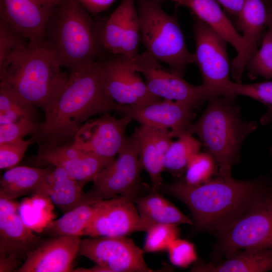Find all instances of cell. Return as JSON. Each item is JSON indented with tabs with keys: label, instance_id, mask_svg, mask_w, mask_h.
<instances>
[{
	"label": "cell",
	"instance_id": "cell-1",
	"mask_svg": "<svg viewBox=\"0 0 272 272\" xmlns=\"http://www.w3.org/2000/svg\"><path fill=\"white\" fill-rule=\"evenodd\" d=\"M121 105L106 94L98 61L70 74L69 81L52 110L45 115L31 137L38 146L59 147L72 144L88 119L118 111Z\"/></svg>",
	"mask_w": 272,
	"mask_h": 272
},
{
	"label": "cell",
	"instance_id": "cell-2",
	"mask_svg": "<svg viewBox=\"0 0 272 272\" xmlns=\"http://www.w3.org/2000/svg\"><path fill=\"white\" fill-rule=\"evenodd\" d=\"M269 181L263 178L239 180L217 175L196 186L186 185L182 179L163 183L158 191L172 195L186 206L192 217L193 232L217 234L250 207Z\"/></svg>",
	"mask_w": 272,
	"mask_h": 272
},
{
	"label": "cell",
	"instance_id": "cell-3",
	"mask_svg": "<svg viewBox=\"0 0 272 272\" xmlns=\"http://www.w3.org/2000/svg\"><path fill=\"white\" fill-rule=\"evenodd\" d=\"M77 0H60L46 23L43 46L71 74L104 52L103 22H95Z\"/></svg>",
	"mask_w": 272,
	"mask_h": 272
},
{
	"label": "cell",
	"instance_id": "cell-4",
	"mask_svg": "<svg viewBox=\"0 0 272 272\" xmlns=\"http://www.w3.org/2000/svg\"><path fill=\"white\" fill-rule=\"evenodd\" d=\"M235 97L218 96L209 99L198 120L188 132L200 140L204 151L218 167L217 175L231 176L232 167L239 161L241 145L257 127L256 121L243 119Z\"/></svg>",
	"mask_w": 272,
	"mask_h": 272
},
{
	"label": "cell",
	"instance_id": "cell-5",
	"mask_svg": "<svg viewBox=\"0 0 272 272\" xmlns=\"http://www.w3.org/2000/svg\"><path fill=\"white\" fill-rule=\"evenodd\" d=\"M61 69L44 47L28 45L0 72V82L41 108L45 115L52 110L69 81L70 74Z\"/></svg>",
	"mask_w": 272,
	"mask_h": 272
},
{
	"label": "cell",
	"instance_id": "cell-6",
	"mask_svg": "<svg viewBox=\"0 0 272 272\" xmlns=\"http://www.w3.org/2000/svg\"><path fill=\"white\" fill-rule=\"evenodd\" d=\"M135 2L146 51L168 65L171 72L183 77L187 66L195 63V55L187 49L176 16L164 11L163 0Z\"/></svg>",
	"mask_w": 272,
	"mask_h": 272
},
{
	"label": "cell",
	"instance_id": "cell-7",
	"mask_svg": "<svg viewBox=\"0 0 272 272\" xmlns=\"http://www.w3.org/2000/svg\"><path fill=\"white\" fill-rule=\"evenodd\" d=\"M216 235L214 254L218 259L243 250L272 249V181L243 213Z\"/></svg>",
	"mask_w": 272,
	"mask_h": 272
},
{
	"label": "cell",
	"instance_id": "cell-8",
	"mask_svg": "<svg viewBox=\"0 0 272 272\" xmlns=\"http://www.w3.org/2000/svg\"><path fill=\"white\" fill-rule=\"evenodd\" d=\"M192 31L195 43V63L209 100L218 96H234L227 42L204 22L193 16Z\"/></svg>",
	"mask_w": 272,
	"mask_h": 272
},
{
	"label": "cell",
	"instance_id": "cell-9",
	"mask_svg": "<svg viewBox=\"0 0 272 272\" xmlns=\"http://www.w3.org/2000/svg\"><path fill=\"white\" fill-rule=\"evenodd\" d=\"M139 147L134 131L127 137L117 158L106 166L95 178L87 193L96 199L118 196L135 199L141 196L142 183Z\"/></svg>",
	"mask_w": 272,
	"mask_h": 272
},
{
	"label": "cell",
	"instance_id": "cell-10",
	"mask_svg": "<svg viewBox=\"0 0 272 272\" xmlns=\"http://www.w3.org/2000/svg\"><path fill=\"white\" fill-rule=\"evenodd\" d=\"M143 249L126 236H101L81 239L79 254L96 263L84 272H153L144 258Z\"/></svg>",
	"mask_w": 272,
	"mask_h": 272
},
{
	"label": "cell",
	"instance_id": "cell-11",
	"mask_svg": "<svg viewBox=\"0 0 272 272\" xmlns=\"http://www.w3.org/2000/svg\"><path fill=\"white\" fill-rule=\"evenodd\" d=\"M97 61L105 92L117 104L140 106L161 99L150 92L134 61L121 54L105 51Z\"/></svg>",
	"mask_w": 272,
	"mask_h": 272
},
{
	"label": "cell",
	"instance_id": "cell-12",
	"mask_svg": "<svg viewBox=\"0 0 272 272\" xmlns=\"http://www.w3.org/2000/svg\"><path fill=\"white\" fill-rule=\"evenodd\" d=\"M43 241L20 214V204L0 193V271H17Z\"/></svg>",
	"mask_w": 272,
	"mask_h": 272
},
{
	"label": "cell",
	"instance_id": "cell-13",
	"mask_svg": "<svg viewBox=\"0 0 272 272\" xmlns=\"http://www.w3.org/2000/svg\"><path fill=\"white\" fill-rule=\"evenodd\" d=\"M134 62L139 72L144 77L149 91L154 96L182 102L194 108L209 100L201 85H193L183 77L165 70L146 51L139 54Z\"/></svg>",
	"mask_w": 272,
	"mask_h": 272
},
{
	"label": "cell",
	"instance_id": "cell-14",
	"mask_svg": "<svg viewBox=\"0 0 272 272\" xmlns=\"http://www.w3.org/2000/svg\"><path fill=\"white\" fill-rule=\"evenodd\" d=\"M123 116L117 118L106 113L87 121L76 134L73 144L85 152L114 160L125 143V130L132 121L128 116Z\"/></svg>",
	"mask_w": 272,
	"mask_h": 272
},
{
	"label": "cell",
	"instance_id": "cell-15",
	"mask_svg": "<svg viewBox=\"0 0 272 272\" xmlns=\"http://www.w3.org/2000/svg\"><path fill=\"white\" fill-rule=\"evenodd\" d=\"M141 231L139 214L131 198L118 196L99 200L83 236H126Z\"/></svg>",
	"mask_w": 272,
	"mask_h": 272
},
{
	"label": "cell",
	"instance_id": "cell-16",
	"mask_svg": "<svg viewBox=\"0 0 272 272\" xmlns=\"http://www.w3.org/2000/svg\"><path fill=\"white\" fill-rule=\"evenodd\" d=\"M194 109L182 102L161 99L143 105H121L118 112L142 125L168 129L174 138H178L188 132Z\"/></svg>",
	"mask_w": 272,
	"mask_h": 272
},
{
	"label": "cell",
	"instance_id": "cell-17",
	"mask_svg": "<svg viewBox=\"0 0 272 272\" xmlns=\"http://www.w3.org/2000/svg\"><path fill=\"white\" fill-rule=\"evenodd\" d=\"M54 6L47 0H0V19L26 39L29 46H41Z\"/></svg>",
	"mask_w": 272,
	"mask_h": 272
},
{
	"label": "cell",
	"instance_id": "cell-18",
	"mask_svg": "<svg viewBox=\"0 0 272 272\" xmlns=\"http://www.w3.org/2000/svg\"><path fill=\"white\" fill-rule=\"evenodd\" d=\"M81 237L61 236L43 240L28 254L17 272L73 271Z\"/></svg>",
	"mask_w": 272,
	"mask_h": 272
},
{
	"label": "cell",
	"instance_id": "cell-19",
	"mask_svg": "<svg viewBox=\"0 0 272 272\" xmlns=\"http://www.w3.org/2000/svg\"><path fill=\"white\" fill-rule=\"evenodd\" d=\"M267 9L262 0H245L235 19L236 28L242 32L244 50L231 63V75L235 82L242 83L247 62L257 50L262 32L267 27Z\"/></svg>",
	"mask_w": 272,
	"mask_h": 272
},
{
	"label": "cell",
	"instance_id": "cell-20",
	"mask_svg": "<svg viewBox=\"0 0 272 272\" xmlns=\"http://www.w3.org/2000/svg\"><path fill=\"white\" fill-rule=\"evenodd\" d=\"M133 131L139 143L141 167L150 176L151 190L158 191L163 184V159L174 137L168 129L142 125Z\"/></svg>",
	"mask_w": 272,
	"mask_h": 272
},
{
	"label": "cell",
	"instance_id": "cell-21",
	"mask_svg": "<svg viewBox=\"0 0 272 272\" xmlns=\"http://www.w3.org/2000/svg\"><path fill=\"white\" fill-rule=\"evenodd\" d=\"M84 186L62 169L53 166L35 195L48 198L65 213L89 198Z\"/></svg>",
	"mask_w": 272,
	"mask_h": 272
},
{
	"label": "cell",
	"instance_id": "cell-22",
	"mask_svg": "<svg viewBox=\"0 0 272 272\" xmlns=\"http://www.w3.org/2000/svg\"><path fill=\"white\" fill-rule=\"evenodd\" d=\"M181 5L188 8L193 15L204 22L236 50V57L244 50V41L216 0H185Z\"/></svg>",
	"mask_w": 272,
	"mask_h": 272
},
{
	"label": "cell",
	"instance_id": "cell-23",
	"mask_svg": "<svg viewBox=\"0 0 272 272\" xmlns=\"http://www.w3.org/2000/svg\"><path fill=\"white\" fill-rule=\"evenodd\" d=\"M152 191V190H151ZM140 218L141 231L146 232L159 224L192 225V221L159 191L140 196L134 199Z\"/></svg>",
	"mask_w": 272,
	"mask_h": 272
},
{
	"label": "cell",
	"instance_id": "cell-24",
	"mask_svg": "<svg viewBox=\"0 0 272 272\" xmlns=\"http://www.w3.org/2000/svg\"><path fill=\"white\" fill-rule=\"evenodd\" d=\"M272 270V249L238 251L218 262H198L191 269L201 272H264Z\"/></svg>",
	"mask_w": 272,
	"mask_h": 272
},
{
	"label": "cell",
	"instance_id": "cell-25",
	"mask_svg": "<svg viewBox=\"0 0 272 272\" xmlns=\"http://www.w3.org/2000/svg\"><path fill=\"white\" fill-rule=\"evenodd\" d=\"M53 166L46 168L18 166L8 169L0 180V193L16 200L18 197L34 195Z\"/></svg>",
	"mask_w": 272,
	"mask_h": 272
},
{
	"label": "cell",
	"instance_id": "cell-26",
	"mask_svg": "<svg viewBox=\"0 0 272 272\" xmlns=\"http://www.w3.org/2000/svg\"><path fill=\"white\" fill-rule=\"evenodd\" d=\"M100 199L89 197L86 201L50 222L42 232L51 237L61 236L82 237L95 212Z\"/></svg>",
	"mask_w": 272,
	"mask_h": 272
},
{
	"label": "cell",
	"instance_id": "cell-27",
	"mask_svg": "<svg viewBox=\"0 0 272 272\" xmlns=\"http://www.w3.org/2000/svg\"><path fill=\"white\" fill-rule=\"evenodd\" d=\"M111 160L90 153L79 156L51 159L42 166L52 165L64 170L71 177L84 185L93 181L100 171Z\"/></svg>",
	"mask_w": 272,
	"mask_h": 272
},
{
	"label": "cell",
	"instance_id": "cell-28",
	"mask_svg": "<svg viewBox=\"0 0 272 272\" xmlns=\"http://www.w3.org/2000/svg\"><path fill=\"white\" fill-rule=\"evenodd\" d=\"M200 141L189 132L181 135L176 141H172L168 148L163 161V170L173 176L180 177L185 171L191 158L200 151Z\"/></svg>",
	"mask_w": 272,
	"mask_h": 272
},
{
	"label": "cell",
	"instance_id": "cell-29",
	"mask_svg": "<svg viewBox=\"0 0 272 272\" xmlns=\"http://www.w3.org/2000/svg\"><path fill=\"white\" fill-rule=\"evenodd\" d=\"M35 107L11 87L0 82V124L22 118L37 122L38 115Z\"/></svg>",
	"mask_w": 272,
	"mask_h": 272
},
{
	"label": "cell",
	"instance_id": "cell-30",
	"mask_svg": "<svg viewBox=\"0 0 272 272\" xmlns=\"http://www.w3.org/2000/svg\"><path fill=\"white\" fill-rule=\"evenodd\" d=\"M125 11L120 54L134 61L138 55L141 38V27L135 0H124Z\"/></svg>",
	"mask_w": 272,
	"mask_h": 272
},
{
	"label": "cell",
	"instance_id": "cell-31",
	"mask_svg": "<svg viewBox=\"0 0 272 272\" xmlns=\"http://www.w3.org/2000/svg\"><path fill=\"white\" fill-rule=\"evenodd\" d=\"M261 45L246 66L251 79L261 77L272 79V29L267 30L263 36Z\"/></svg>",
	"mask_w": 272,
	"mask_h": 272
},
{
	"label": "cell",
	"instance_id": "cell-32",
	"mask_svg": "<svg viewBox=\"0 0 272 272\" xmlns=\"http://www.w3.org/2000/svg\"><path fill=\"white\" fill-rule=\"evenodd\" d=\"M182 179L189 186L200 185L218 174V167L213 157L206 152H199L189 161Z\"/></svg>",
	"mask_w": 272,
	"mask_h": 272
},
{
	"label": "cell",
	"instance_id": "cell-33",
	"mask_svg": "<svg viewBox=\"0 0 272 272\" xmlns=\"http://www.w3.org/2000/svg\"><path fill=\"white\" fill-rule=\"evenodd\" d=\"M28 46L26 39L0 19V72L14 55Z\"/></svg>",
	"mask_w": 272,
	"mask_h": 272
},
{
	"label": "cell",
	"instance_id": "cell-34",
	"mask_svg": "<svg viewBox=\"0 0 272 272\" xmlns=\"http://www.w3.org/2000/svg\"><path fill=\"white\" fill-rule=\"evenodd\" d=\"M177 226L159 224L149 228L146 231L144 252H157L167 250L171 242L179 237L180 231Z\"/></svg>",
	"mask_w": 272,
	"mask_h": 272
},
{
	"label": "cell",
	"instance_id": "cell-35",
	"mask_svg": "<svg viewBox=\"0 0 272 272\" xmlns=\"http://www.w3.org/2000/svg\"><path fill=\"white\" fill-rule=\"evenodd\" d=\"M234 96L242 95L251 98L266 105L272 110V81L252 84L232 83L231 87Z\"/></svg>",
	"mask_w": 272,
	"mask_h": 272
},
{
	"label": "cell",
	"instance_id": "cell-36",
	"mask_svg": "<svg viewBox=\"0 0 272 272\" xmlns=\"http://www.w3.org/2000/svg\"><path fill=\"white\" fill-rule=\"evenodd\" d=\"M34 143L32 138L0 143V168L9 169L17 166L29 147Z\"/></svg>",
	"mask_w": 272,
	"mask_h": 272
},
{
	"label": "cell",
	"instance_id": "cell-37",
	"mask_svg": "<svg viewBox=\"0 0 272 272\" xmlns=\"http://www.w3.org/2000/svg\"><path fill=\"white\" fill-rule=\"evenodd\" d=\"M167 250L171 263L177 267L186 268L197 259L194 244L179 237L171 242Z\"/></svg>",
	"mask_w": 272,
	"mask_h": 272
},
{
	"label": "cell",
	"instance_id": "cell-38",
	"mask_svg": "<svg viewBox=\"0 0 272 272\" xmlns=\"http://www.w3.org/2000/svg\"><path fill=\"white\" fill-rule=\"evenodd\" d=\"M40 122L22 118L15 122L0 124V143L23 139L25 136L35 134Z\"/></svg>",
	"mask_w": 272,
	"mask_h": 272
},
{
	"label": "cell",
	"instance_id": "cell-39",
	"mask_svg": "<svg viewBox=\"0 0 272 272\" xmlns=\"http://www.w3.org/2000/svg\"><path fill=\"white\" fill-rule=\"evenodd\" d=\"M89 12L97 14L108 9L115 0H77Z\"/></svg>",
	"mask_w": 272,
	"mask_h": 272
},
{
	"label": "cell",
	"instance_id": "cell-40",
	"mask_svg": "<svg viewBox=\"0 0 272 272\" xmlns=\"http://www.w3.org/2000/svg\"><path fill=\"white\" fill-rule=\"evenodd\" d=\"M227 13L235 19L243 8L245 0H216Z\"/></svg>",
	"mask_w": 272,
	"mask_h": 272
},
{
	"label": "cell",
	"instance_id": "cell-41",
	"mask_svg": "<svg viewBox=\"0 0 272 272\" xmlns=\"http://www.w3.org/2000/svg\"><path fill=\"white\" fill-rule=\"evenodd\" d=\"M260 121L262 124L270 123L272 125V110L268 109L261 118ZM270 151L272 154V146L270 148Z\"/></svg>",
	"mask_w": 272,
	"mask_h": 272
},
{
	"label": "cell",
	"instance_id": "cell-42",
	"mask_svg": "<svg viewBox=\"0 0 272 272\" xmlns=\"http://www.w3.org/2000/svg\"><path fill=\"white\" fill-rule=\"evenodd\" d=\"M267 9L268 14L267 27L272 29V7L267 8Z\"/></svg>",
	"mask_w": 272,
	"mask_h": 272
},
{
	"label": "cell",
	"instance_id": "cell-43",
	"mask_svg": "<svg viewBox=\"0 0 272 272\" xmlns=\"http://www.w3.org/2000/svg\"><path fill=\"white\" fill-rule=\"evenodd\" d=\"M265 4L266 7H269L272 4V0H262Z\"/></svg>",
	"mask_w": 272,
	"mask_h": 272
},
{
	"label": "cell",
	"instance_id": "cell-44",
	"mask_svg": "<svg viewBox=\"0 0 272 272\" xmlns=\"http://www.w3.org/2000/svg\"><path fill=\"white\" fill-rule=\"evenodd\" d=\"M47 1L54 6L57 5L60 1V0H47Z\"/></svg>",
	"mask_w": 272,
	"mask_h": 272
},
{
	"label": "cell",
	"instance_id": "cell-45",
	"mask_svg": "<svg viewBox=\"0 0 272 272\" xmlns=\"http://www.w3.org/2000/svg\"><path fill=\"white\" fill-rule=\"evenodd\" d=\"M172 1L179 4V5H181L185 0H172Z\"/></svg>",
	"mask_w": 272,
	"mask_h": 272
},
{
	"label": "cell",
	"instance_id": "cell-46",
	"mask_svg": "<svg viewBox=\"0 0 272 272\" xmlns=\"http://www.w3.org/2000/svg\"><path fill=\"white\" fill-rule=\"evenodd\" d=\"M269 7H272V4L269 7H268L267 8H269Z\"/></svg>",
	"mask_w": 272,
	"mask_h": 272
}]
</instances>
